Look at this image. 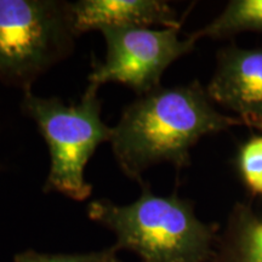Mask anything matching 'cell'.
Segmentation results:
<instances>
[{"instance_id": "cell-1", "label": "cell", "mask_w": 262, "mask_h": 262, "mask_svg": "<svg viewBox=\"0 0 262 262\" xmlns=\"http://www.w3.org/2000/svg\"><path fill=\"white\" fill-rule=\"evenodd\" d=\"M241 124L221 113L206 88L193 80L137 96L124 107L110 143L122 172L140 185L143 172L157 164L169 163L178 171L188 168L191 149L202 137Z\"/></svg>"}, {"instance_id": "cell-2", "label": "cell", "mask_w": 262, "mask_h": 262, "mask_svg": "<svg viewBox=\"0 0 262 262\" xmlns=\"http://www.w3.org/2000/svg\"><path fill=\"white\" fill-rule=\"evenodd\" d=\"M140 187V196L130 204L100 198L88 205L90 220L116 235L113 247L133 251L141 262H209L217 227L203 222L193 203L178 193L157 195L145 181Z\"/></svg>"}, {"instance_id": "cell-3", "label": "cell", "mask_w": 262, "mask_h": 262, "mask_svg": "<svg viewBox=\"0 0 262 262\" xmlns=\"http://www.w3.org/2000/svg\"><path fill=\"white\" fill-rule=\"evenodd\" d=\"M98 88L88 85L78 102L66 103L58 97L24 93L21 108L37 125L50 153L45 192H57L77 202L91 195L93 186L85 169L98 146L110 142L112 127L101 118L102 102Z\"/></svg>"}, {"instance_id": "cell-4", "label": "cell", "mask_w": 262, "mask_h": 262, "mask_svg": "<svg viewBox=\"0 0 262 262\" xmlns=\"http://www.w3.org/2000/svg\"><path fill=\"white\" fill-rule=\"evenodd\" d=\"M79 35L70 2L0 0V81L32 90L73 54Z\"/></svg>"}, {"instance_id": "cell-5", "label": "cell", "mask_w": 262, "mask_h": 262, "mask_svg": "<svg viewBox=\"0 0 262 262\" xmlns=\"http://www.w3.org/2000/svg\"><path fill=\"white\" fill-rule=\"evenodd\" d=\"M106 57L93 64L88 85L100 89L117 83L142 96L162 86V77L173 62L193 51L196 40L181 39L175 28H103Z\"/></svg>"}, {"instance_id": "cell-6", "label": "cell", "mask_w": 262, "mask_h": 262, "mask_svg": "<svg viewBox=\"0 0 262 262\" xmlns=\"http://www.w3.org/2000/svg\"><path fill=\"white\" fill-rule=\"evenodd\" d=\"M206 93L214 103L262 130V49L235 45L219 50Z\"/></svg>"}, {"instance_id": "cell-7", "label": "cell", "mask_w": 262, "mask_h": 262, "mask_svg": "<svg viewBox=\"0 0 262 262\" xmlns=\"http://www.w3.org/2000/svg\"><path fill=\"white\" fill-rule=\"evenodd\" d=\"M75 29L79 34L103 28L181 29L176 10L163 0H79L72 3Z\"/></svg>"}, {"instance_id": "cell-8", "label": "cell", "mask_w": 262, "mask_h": 262, "mask_svg": "<svg viewBox=\"0 0 262 262\" xmlns=\"http://www.w3.org/2000/svg\"><path fill=\"white\" fill-rule=\"evenodd\" d=\"M209 262H262V216L250 205L237 203Z\"/></svg>"}, {"instance_id": "cell-9", "label": "cell", "mask_w": 262, "mask_h": 262, "mask_svg": "<svg viewBox=\"0 0 262 262\" xmlns=\"http://www.w3.org/2000/svg\"><path fill=\"white\" fill-rule=\"evenodd\" d=\"M243 32L262 33V0H231L210 24L189 34L202 38L222 39Z\"/></svg>"}, {"instance_id": "cell-10", "label": "cell", "mask_w": 262, "mask_h": 262, "mask_svg": "<svg viewBox=\"0 0 262 262\" xmlns=\"http://www.w3.org/2000/svg\"><path fill=\"white\" fill-rule=\"evenodd\" d=\"M238 171L247 187L262 194V136H253L239 148Z\"/></svg>"}, {"instance_id": "cell-11", "label": "cell", "mask_w": 262, "mask_h": 262, "mask_svg": "<svg viewBox=\"0 0 262 262\" xmlns=\"http://www.w3.org/2000/svg\"><path fill=\"white\" fill-rule=\"evenodd\" d=\"M114 247L86 254H42L35 250H26L15 255V262H104L113 253Z\"/></svg>"}, {"instance_id": "cell-12", "label": "cell", "mask_w": 262, "mask_h": 262, "mask_svg": "<svg viewBox=\"0 0 262 262\" xmlns=\"http://www.w3.org/2000/svg\"><path fill=\"white\" fill-rule=\"evenodd\" d=\"M104 262H123V261H120L119 258L117 257V251H116V253H113L112 255H111V256L108 257Z\"/></svg>"}]
</instances>
